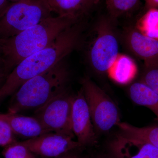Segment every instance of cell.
Returning a JSON list of instances; mask_svg holds the SVG:
<instances>
[{
  "instance_id": "1",
  "label": "cell",
  "mask_w": 158,
  "mask_h": 158,
  "mask_svg": "<svg viewBox=\"0 0 158 158\" xmlns=\"http://www.w3.org/2000/svg\"><path fill=\"white\" fill-rule=\"evenodd\" d=\"M83 28L81 23H76L63 31L50 45L18 64L0 87V105L25 82L63 60L77 45Z\"/></svg>"
},
{
  "instance_id": "2",
  "label": "cell",
  "mask_w": 158,
  "mask_h": 158,
  "mask_svg": "<svg viewBox=\"0 0 158 158\" xmlns=\"http://www.w3.org/2000/svg\"><path fill=\"white\" fill-rule=\"evenodd\" d=\"M78 21L51 15L13 37L0 39V59L7 73L9 75L23 59L50 45Z\"/></svg>"
},
{
  "instance_id": "3",
  "label": "cell",
  "mask_w": 158,
  "mask_h": 158,
  "mask_svg": "<svg viewBox=\"0 0 158 158\" xmlns=\"http://www.w3.org/2000/svg\"><path fill=\"white\" fill-rule=\"evenodd\" d=\"M69 79L64 60L23 84L11 96L8 113L35 111L66 89Z\"/></svg>"
},
{
  "instance_id": "4",
  "label": "cell",
  "mask_w": 158,
  "mask_h": 158,
  "mask_svg": "<svg viewBox=\"0 0 158 158\" xmlns=\"http://www.w3.org/2000/svg\"><path fill=\"white\" fill-rule=\"evenodd\" d=\"M44 0L11 2L0 17V39L13 37L51 16Z\"/></svg>"
},
{
  "instance_id": "5",
  "label": "cell",
  "mask_w": 158,
  "mask_h": 158,
  "mask_svg": "<svg viewBox=\"0 0 158 158\" xmlns=\"http://www.w3.org/2000/svg\"><path fill=\"white\" fill-rule=\"evenodd\" d=\"M81 85L95 131L105 132L117 126L120 115L113 100L89 78L82 79Z\"/></svg>"
},
{
  "instance_id": "6",
  "label": "cell",
  "mask_w": 158,
  "mask_h": 158,
  "mask_svg": "<svg viewBox=\"0 0 158 158\" xmlns=\"http://www.w3.org/2000/svg\"><path fill=\"white\" fill-rule=\"evenodd\" d=\"M74 97L68 88L34 111L33 116L50 131L74 138L72 127Z\"/></svg>"
},
{
  "instance_id": "7",
  "label": "cell",
  "mask_w": 158,
  "mask_h": 158,
  "mask_svg": "<svg viewBox=\"0 0 158 158\" xmlns=\"http://www.w3.org/2000/svg\"><path fill=\"white\" fill-rule=\"evenodd\" d=\"M19 142L36 156L44 158H55L83 148L73 138L52 132Z\"/></svg>"
},
{
  "instance_id": "8",
  "label": "cell",
  "mask_w": 158,
  "mask_h": 158,
  "mask_svg": "<svg viewBox=\"0 0 158 158\" xmlns=\"http://www.w3.org/2000/svg\"><path fill=\"white\" fill-rule=\"evenodd\" d=\"M118 54V41L116 35L107 26H102L89 51L91 66L101 73H107Z\"/></svg>"
},
{
  "instance_id": "9",
  "label": "cell",
  "mask_w": 158,
  "mask_h": 158,
  "mask_svg": "<svg viewBox=\"0 0 158 158\" xmlns=\"http://www.w3.org/2000/svg\"><path fill=\"white\" fill-rule=\"evenodd\" d=\"M72 127L77 141L82 147L90 146L96 143L95 129L82 88L74 97Z\"/></svg>"
},
{
  "instance_id": "10",
  "label": "cell",
  "mask_w": 158,
  "mask_h": 158,
  "mask_svg": "<svg viewBox=\"0 0 158 158\" xmlns=\"http://www.w3.org/2000/svg\"><path fill=\"white\" fill-rule=\"evenodd\" d=\"M110 150L112 158H158V148L119 135Z\"/></svg>"
},
{
  "instance_id": "11",
  "label": "cell",
  "mask_w": 158,
  "mask_h": 158,
  "mask_svg": "<svg viewBox=\"0 0 158 158\" xmlns=\"http://www.w3.org/2000/svg\"><path fill=\"white\" fill-rule=\"evenodd\" d=\"M126 42L131 52L143 59L147 67L155 68L158 59V40L145 36L134 28L127 33Z\"/></svg>"
},
{
  "instance_id": "12",
  "label": "cell",
  "mask_w": 158,
  "mask_h": 158,
  "mask_svg": "<svg viewBox=\"0 0 158 158\" xmlns=\"http://www.w3.org/2000/svg\"><path fill=\"white\" fill-rule=\"evenodd\" d=\"M0 118L6 121L15 135L27 139L36 138L52 132L46 129L34 116H23L19 113H0Z\"/></svg>"
},
{
  "instance_id": "13",
  "label": "cell",
  "mask_w": 158,
  "mask_h": 158,
  "mask_svg": "<svg viewBox=\"0 0 158 158\" xmlns=\"http://www.w3.org/2000/svg\"><path fill=\"white\" fill-rule=\"evenodd\" d=\"M48 8L57 16L79 20L93 5V0H44Z\"/></svg>"
},
{
  "instance_id": "14",
  "label": "cell",
  "mask_w": 158,
  "mask_h": 158,
  "mask_svg": "<svg viewBox=\"0 0 158 158\" xmlns=\"http://www.w3.org/2000/svg\"><path fill=\"white\" fill-rule=\"evenodd\" d=\"M138 72V67L131 58L118 54L107 73L110 78L120 85H127L134 80Z\"/></svg>"
},
{
  "instance_id": "15",
  "label": "cell",
  "mask_w": 158,
  "mask_h": 158,
  "mask_svg": "<svg viewBox=\"0 0 158 158\" xmlns=\"http://www.w3.org/2000/svg\"><path fill=\"white\" fill-rule=\"evenodd\" d=\"M131 99L136 104L146 107L158 116V94L143 82H136L129 89Z\"/></svg>"
},
{
  "instance_id": "16",
  "label": "cell",
  "mask_w": 158,
  "mask_h": 158,
  "mask_svg": "<svg viewBox=\"0 0 158 158\" xmlns=\"http://www.w3.org/2000/svg\"><path fill=\"white\" fill-rule=\"evenodd\" d=\"M117 126L121 130L119 135L135 139L158 148V127H139L120 122Z\"/></svg>"
},
{
  "instance_id": "17",
  "label": "cell",
  "mask_w": 158,
  "mask_h": 158,
  "mask_svg": "<svg viewBox=\"0 0 158 158\" xmlns=\"http://www.w3.org/2000/svg\"><path fill=\"white\" fill-rule=\"evenodd\" d=\"M136 29L145 36L158 40V9L147 10L137 22Z\"/></svg>"
},
{
  "instance_id": "18",
  "label": "cell",
  "mask_w": 158,
  "mask_h": 158,
  "mask_svg": "<svg viewBox=\"0 0 158 158\" xmlns=\"http://www.w3.org/2000/svg\"><path fill=\"white\" fill-rule=\"evenodd\" d=\"M140 0H106L107 8L113 18L132 11L138 5Z\"/></svg>"
},
{
  "instance_id": "19",
  "label": "cell",
  "mask_w": 158,
  "mask_h": 158,
  "mask_svg": "<svg viewBox=\"0 0 158 158\" xmlns=\"http://www.w3.org/2000/svg\"><path fill=\"white\" fill-rule=\"evenodd\" d=\"M4 158H38L24 145L18 141L5 147L2 152Z\"/></svg>"
},
{
  "instance_id": "20",
  "label": "cell",
  "mask_w": 158,
  "mask_h": 158,
  "mask_svg": "<svg viewBox=\"0 0 158 158\" xmlns=\"http://www.w3.org/2000/svg\"><path fill=\"white\" fill-rule=\"evenodd\" d=\"M17 141L10 126L0 118V146L5 148Z\"/></svg>"
},
{
  "instance_id": "21",
  "label": "cell",
  "mask_w": 158,
  "mask_h": 158,
  "mask_svg": "<svg viewBox=\"0 0 158 158\" xmlns=\"http://www.w3.org/2000/svg\"><path fill=\"white\" fill-rule=\"evenodd\" d=\"M142 82L149 86L158 94V68L151 69L144 76Z\"/></svg>"
},
{
  "instance_id": "22",
  "label": "cell",
  "mask_w": 158,
  "mask_h": 158,
  "mask_svg": "<svg viewBox=\"0 0 158 158\" xmlns=\"http://www.w3.org/2000/svg\"><path fill=\"white\" fill-rule=\"evenodd\" d=\"M8 75L4 63L0 59V87L2 85Z\"/></svg>"
},
{
  "instance_id": "23",
  "label": "cell",
  "mask_w": 158,
  "mask_h": 158,
  "mask_svg": "<svg viewBox=\"0 0 158 158\" xmlns=\"http://www.w3.org/2000/svg\"><path fill=\"white\" fill-rule=\"evenodd\" d=\"M145 6L147 10L158 9V0H145Z\"/></svg>"
},
{
  "instance_id": "24",
  "label": "cell",
  "mask_w": 158,
  "mask_h": 158,
  "mask_svg": "<svg viewBox=\"0 0 158 158\" xmlns=\"http://www.w3.org/2000/svg\"><path fill=\"white\" fill-rule=\"evenodd\" d=\"M11 3L8 0H0V17Z\"/></svg>"
},
{
  "instance_id": "25",
  "label": "cell",
  "mask_w": 158,
  "mask_h": 158,
  "mask_svg": "<svg viewBox=\"0 0 158 158\" xmlns=\"http://www.w3.org/2000/svg\"><path fill=\"white\" fill-rule=\"evenodd\" d=\"M73 151L74 150L71 151L55 158H81L77 155L74 153Z\"/></svg>"
},
{
  "instance_id": "26",
  "label": "cell",
  "mask_w": 158,
  "mask_h": 158,
  "mask_svg": "<svg viewBox=\"0 0 158 158\" xmlns=\"http://www.w3.org/2000/svg\"><path fill=\"white\" fill-rule=\"evenodd\" d=\"M102 1H103V0H93V4H98Z\"/></svg>"
},
{
  "instance_id": "27",
  "label": "cell",
  "mask_w": 158,
  "mask_h": 158,
  "mask_svg": "<svg viewBox=\"0 0 158 158\" xmlns=\"http://www.w3.org/2000/svg\"><path fill=\"white\" fill-rule=\"evenodd\" d=\"M11 2H19V1H23V0H8Z\"/></svg>"
},
{
  "instance_id": "28",
  "label": "cell",
  "mask_w": 158,
  "mask_h": 158,
  "mask_svg": "<svg viewBox=\"0 0 158 158\" xmlns=\"http://www.w3.org/2000/svg\"><path fill=\"white\" fill-rule=\"evenodd\" d=\"M104 158V157H103V158Z\"/></svg>"
},
{
  "instance_id": "29",
  "label": "cell",
  "mask_w": 158,
  "mask_h": 158,
  "mask_svg": "<svg viewBox=\"0 0 158 158\" xmlns=\"http://www.w3.org/2000/svg\"><path fill=\"white\" fill-rule=\"evenodd\" d=\"M157 118H158V116H157Z\"/></svg>"
}]
</instances>
